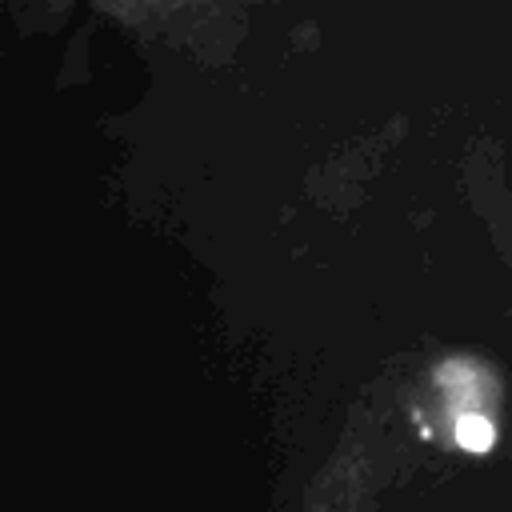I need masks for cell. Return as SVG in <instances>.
<instances>
[{
	"label": "cell",
	"mask_w": 512,
	"mask_h": 512,
	"mask_svg": "<svg viewBox=\"0 0 512 512\" xmlns=\"http://www.w3.org/2000/svg\"><path fill=\"white\" fill-rule=\"evenodd\" d=\"M456 444H460L464 452L484 456V452H492V444H496V424H492L488 416H480V412H464V416H456Z\"/></svg>",
	"instance_id": "obj_1"
}]
</instances>
